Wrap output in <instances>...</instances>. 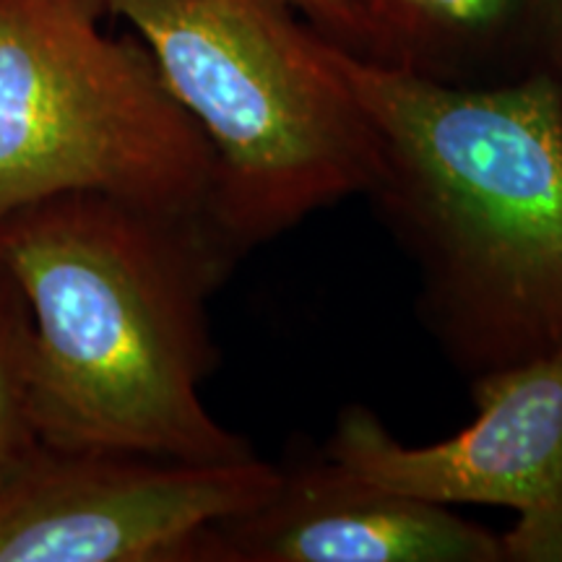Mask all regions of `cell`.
Returning <instances> with one entry per match:
<instances>
[{"label": "cell", "mask_w": 562, "mask_h": 562, "mask_svg": "<svg viewBox=\"0 0 562 562\" xmlns=\"http://www.w3.org/2000/svg\"><path fill=\"white\" fill-rule=\"evenodd\" d=\"M237 252L203 216L60 193L0 220L34 334L32 414L63 451L220 463L256 456L209 412V297Z\"/></svg>", "instance_id": "1"}, {"label": "cell", "mask_w": 562, "mask_h": 562, "mask_svg": "<svg viewBox=\"0 0 562 562\" xmlns=\"http://www.w3.org/2000/svg\"><path fill=\"white\" fill-rule=\"evenodd\" d=\"M381 138L368 191L469 381L562 351V89L446 87L334 45Z\"/></svg>", "instance_id": "2"}, {"label": "cell", "mask_w": 562, "mask_h": 562, "mask_svg": "<svg viewBox=\"0 0 562 562\" xmlns=\"http://www.w3.org/2000/svg\"><path fill=\"white\" fill-rule=\"evenodd\" d=\"M144 42L214 154L209 216L237 256L368 195L381 138L290 0H100Z\"/></svg>", "instance_id": "3"}, {"label": "cell", "mask_w": 562, "mask_h": 562, "mask_svg": "<svg viewBox=\"0 0 562 562\" xmlns=\"http://www.w3.org/2000/svg\"><path fill=\"white\" fill-rule=\"evenodd\" d=\"M102 19L100 0H0V220L104 193L211 222L206 136L144 42Z\"/></svg>", "instance_id": "4"}, {"label": "cell", "mask_w": 562, "mask_h": 562, "mask_svg": "<svg viewBox=\"0 0 562 562\" xmlns=\"http://www.w3.org/2000/svg\"><path fill=\"white\" fill-rule=\"evenodd\" d=\"M258 456L195 463L37 442L0 482V562H199L203 531L271 497Z\"/></svg>", "instance_id": "5"}, {"label": "cell", "mask_w": 562, "mask_h": 562, "mask_svg": "<svg viewBox=\"0 0 562 562\" xmlns=\"http://www.w3.org/2000/svg\"><path fill=\"white\" fill-rule=\"evenodd\" d=\"M472 398L474 419L430 446H406L351 404L323 451L398 495L513 510L505 562H562V351L476 378Z\"/></svg>", "instance_id": "6"}, {"label": "cell", "mask_w": 562, "mask_h": 562, "mask_svg": "<svg viewBox=\"0 0 562 562\" xmlns=\"http://www.w3.org/2000/svg\"><path fill=\"white\" fill-rule=\"evenodd\" d=\"M279 469L269 501L203 531L199 562H505L487 526L362 482L323 448Z\"/></svg>", "instance_id": "7"}, {"label": "cell", "mask_w": 562, "mask_h": 562, "mask_svg": "<svg viewBox=\"0 0 562 562\" xmlns=\"http://www.w3.org/2000/svg\"><path fill=\"white\" fill-rule=\"evenodd\" d=\"M360 58L446 87L562 89V0H347Z\"/></svg>", "instance_id": "8"}, {"label": "cell", "mask_w": 562, "mask_h": 562, "mask_svg": "<svg viewBox=\"0 0 562 562\" xmlns=\"http://www.w3.org/2000/svg\"><path fill=\"white\" fill-rule=\"evenodd\" d=\"M34 334L19 281L0 261V482L37 446L32 414Z\"/></svg>", "instance_id": "9"}, {"label": "cell", "mask_w": 562, "mask_h": 562, "mask_svg": "<svg viewBox=\"0 0 562 562\" xmlns=\"http://www.w3.org/2000/svg\"><path fill=\"white\" fill-rule=\"evenodd\" d=\"M315 32L347 53H360V24L347 5V0H290Z\"/></svg>", "instance_id": "10"}]
</instances>
